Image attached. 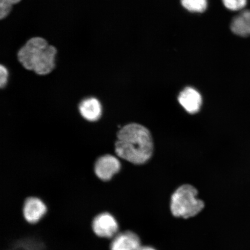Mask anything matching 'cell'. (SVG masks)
I'll return each mask as SVG.
<instances>
[{
  "instance_id": "7",
  "label": "cell",
  "mask_w": 250,
  "mask_h": 250,
  "mask_svg": "<svg viewBox=\"0 0 250 250\" xmlns=\"http://www.w3.org/2000/svg\"><path fill=\"white\" fill-rule=\"evenodd\" d=\"M120 161L111 155H105L100 157L95 165V174L100 179L108 181L121 169Z\"/></svg>"
},
{
  "instance_id": "13",
  "label": "cell",
  "mask_w": 250,
  "mask_h": 250,
  "mask_svg": "<svg viewBox=\"0 0 250 250\" xmlns=\"http://www.w3.org/2000/svg\"><path fill=\"white\" fill-rule=\"evenodd\" d=\"M21 0H0V18L1 20L7 17L12 8V5L20 2Z\"/></svg>"
},
{
  "instance_id": "9",
  "label": "cell",
  "mask_w": 250,
  "mask_h": 250,
  "mask_svg": "<svg viewBox=\"0 0 250 250\" xmlns=\"http://www.w3.org/2000/svg\"><path fill=\"white\" fill-rule=\"evenodd\" d=\"M230 29L237 36H250V9H243L233 18Z\"/></svg>"
},
{
  "instance_id": "6",
  "label": "cell",
  "mask_w": 250,
  "mask_h": 250,
  "mask_svg": "<svg viewBox=\"0 0 250 250\" xmlns=\"http://www.w3.org/2000/svg\"><path fill=\"white\" fill-rule=\"evenodd\" d=\"M142 247L139 236L131 230L119 232L109 242V250H139Z\"/></svg>"
},
{
  "instance_id": "11",
  "label": "cell",
  "mask_w": 250,
  "mask_h": 250,
  "mask_svg": "<svg viewBox=\"0 0 250 250\" xmlns=\"http://www.w3.org/2000/svg\"><path fill=\"white\" fill-rule=\"evenodd\" d=\"M181 4L187 10L201 13L208 7V0H181Z\"/></svg>"
},
{
  "instance_id": "3",
  "label": "cell",
  "mask_w": 250,
  "mask_h": 250,
  "mask_svg": "<svg viewBox=\"0 0 250 250\" xmlns=\"http://www.w3.org/2000/svg\"><path fill=\"white\" fill-rule=\"evenodd\" d=\"M198 190L188 184L181 186L171 196L170 210L176 217L189 218L198 214L205 203L197 198Z\"/></svg>"
},
{
  "instance_id": "8",
  "label": "cell",
  "mask_w": 250,
  "mask_h": 250,
  "mask_svg": "<svg viewBox=\"0 0 250 250\" xmlns=\"http://www.w3.org/2000/svg\"><path fill=\"white\" fill-rule=\"evenodd\" d=\"M180 104L189 114L199 112L202 104L201 94L192 87H188L180 93L178 98Z\"/></svg>"
},
{
  "instance_id": "14",
  "label": "cell",
  "mask_w": 250,
  "mask_h": 250,
  "mask_svg": "<svg viewBox=\"0 0 250 250\" xmlns=\"http://www.w3.org/2000/svg\"><path fill=\"white\" fill-rule=\"evenodd\" d=\"M8 78V73L7 68L1 65L0 66V86L1 88L7 85Z\"/></svg>"
},
{
  "instance_id": "4",
  "label": "cell",
  "mask_w": 250,
  "mask_h": 250,
  "mask_svg": "<svg viewBox=\"0 0 250 250\" xmlns=\"http://www.w3.org/2000/svg\"><path fill=\"white\" fill-rule=\"evenodd\" d=\"M92 232L99 239L110 240L120 232V225L113 215L103 212L95 215L90 223Z\"/></svg>"
},
{
  "instance_id": "12",
  "label": "cell",
  "mask_w": 250,
  "mask_h": 250,
  "mask_svg": "<svg viewBox=\"0 0 250 250\" xmlns=\"http://www.w3.org/2000/svg\"><path fill=\"white\" fill-rule=\"evenodd\" d=\"M227 9L232 11H241L245 9L248 0H222Z\"/></svg>"
},
{
  "instance_id": "10",
  "label": "cell",
  "mask_w": 250,
  "mask_h": 250,
  "mask_svg": "<svg viewBox=\"0 0 250 250\" xmlns=\"http://www.w3.org/2000/svg\"><path fill=\"white\" fill-rule=\"evenodd\" d=\"M80 114L83 118L89 121H98L101 118L102 108L98 99L90 98L84 99L79 105Z\"/></svg>"
},
{
  "instance_id": "5",
  "label": "cell",
  "mask_w": 250,
  "mask_h": 250,
  "mask_svg": "<svg viewBox=\"0 0 250 250\" xmlns=\"http://www.w3.org/2000/svg\"><path fill=\"white\" fill-rule=\"evenodd\" d=\"M46 212V206L40 199L30 197L24 201L23 216L24 220L30 226H35L40 223L45 216Z\"/></svg>"
},
{
  "instance_id": "2",
  "label": "cell",
  "mask_w": 250,
  "mask_h": 250,
  "mask_svg": "<svg viewBox=\"0 0 250 250\" xmlns=\"http://www.w3.org/2000/svg\"><path fill=\"white\" fill-rule=\"evenodd\" d=\"M56 49L41 37L31 39L18 52V59L28 70L39 75L51 73L55 67Z\"/></svg>"
},
{
  "instance_id": "15",
  "label": "cell",
  "mask_w": 250,
  "mask_h": 250,
  "mask_svg": "<svg viewBox=\"0 0 250 250\" xmlns=\"http://www.w3.org/2000/svg\"><path fill=\"white\" fill-rule=\"evenodd\" d=\"M139 250H156L151 246H142Z\"/></svg>"
},
{
  "instance_id": "1",
  "label": "cell",
  "mask_w": 250,
  "mask_h": 250,
  "mask_svg": "<svg viewBox=\"0 0 250 250\" xmlns=\"http://www.w3.org/2000/svg\"><path fill=\"white\" fill-rule=\"evenodd\" d=\"M115 146L119 157L135 165L145 164L151 158L154 150L149 130L136 123L125 125L119 130Z\"/></svg>"
}]
</instances>
